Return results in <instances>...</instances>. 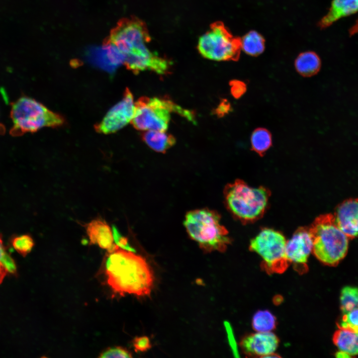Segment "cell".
<instances>
[{
  "mask_svg": "<svg viewBox=\"0 0 358 358\" xmlns=\"http://www.w3.org/2000/svg\"><path fill=\"white\" fill-rule=\"evenodd\" d=\"M151 40L145 23L136 17L123 18L104 39L102 46L116 50L124 58L126 68L137 74L151 71L159 75L170 73V61L152 52L147 46Z\"/></svg>",
  "mask_w": 358,
  "mask_h": 358,
  "instance_id": "cell-1",
  "label": "cell"
},
{
  "mask_svg": "<svg viewBox=\"0 0 358 358\" xmlns=\"http://www.w3.org/2000/svg\"><path fill=\"white\" fill-rule=\"evenodd\" d=\"M107 283L115 292L138 296L150 294L153 275L146 260L133 251L117 246L104 259Z\"/></svg>",
  "mask_w": 358,
  "mask_h": 358,
  "instance_id": "cell-2",
  "label": "cell"
},
{
  "mask_svg": "<svg viewBox=\"0 0 358 358\" xmlns=\"http://www.w3.org/2000/svg\"><path fill=\"white\" fill-rule=\"evenodd\" d=\"M183 224L190 238L206 253L223 252L230 243L228 232L216 211L208 208L190 211L185 215Z\"/></svg>",
  "mask_w": 358,
  "mask_h": 358,
  "instance_id": "cell-3",
  "label": "cell"
},
{
  "mask_svg": "<svg viewBox=\"0 0 358 358\" xmlns=\"http://www.w3.org/2000/svg\"><path fill=\"white\" fill-rule=\"evenodd\" d=\"M223 193L227 209L243 223L253 222L262 217L270 195L267 188L251 187L241 179L228 184Z\"/></svg>",
  "mask_w": 358,
  "mask_h": 358,
  "instance_id": "cell-4",
  "label": "cell"
},
{
  "mask_svg": "<svg viewBox=\"0 0 358 358\" xmlns=\"http://www.w3.org/2000/svg\"><path fill=\"white\" fill-rule=\"evenodd\" d=\"M313 239L312 253L321 263L335 266L346 256L349 237L337 225L334 215L316 218L310 227Z\"/></svg>",
  "mask_w": 358,
  "mask_h": 358,
  "instance_id": "cell-5",
  "label": "cell"
},
{
  "mask_svg": "<svg viewBox=\"0 0 358 358\" xmlns=\"http://www.w3.org/2000/svg\"><path fill=\"white\" fill-rule=\"evenodd\" d=\"M10 116L13 125L9 132L16 137L35 132L43 127H60L65 123L62 115L25 95L11 103Z\"/></svg>",
  "mask_w": 358,
  "mask_h": 358,
  "instance_id": "cell-6",
  "label": "cell"
},
{
  "mask_svg": "<svg viewBox=\"0 0 358 358\" xmlns=\"http://www.w3.org/2000/svg\"><path fill=\"white\" fill-rule=\"evenodd\" d=\"M173 111L189 120L193 119L190 111L181 108L169 99L143 96L134 103V114L130 122L138 130L166 131Z\"/></svg>",
  "mask_w": 358,
  "mask_h": 358,
  "instance_id": "cell-7",
  "label": "cell"
},
{
  "mask_svg": "<svg viewBox=\"0 0 358 358\" xmlns=\"http://www.w3.org/2000/svg\"><path fill=\"white\" fill-rule=\"evenodd\" d=\"M197 49L203 57L209 60L236 61L240 56L241 40L234 36L222 22L216 21L199 37Z\"/></svg>",
  "mask_w": 358,
  "mask_h": 358,
  "instance_id": "cell-8",
  "label": "cell"
},
{
  "mask_svg": "<svg viewBox=\"0 0 358 358\" xmlns=\"http://www.w3.org/2000/svg\"><path fill=\"white\" fill-rule=\"evenodd\" d=\"M287 240L280 232L264 228L253 238L249 248L263 260V266L270 273L282 272L288 265L285 255Z\"/></svg>",
  "mask_w": 358,
  "mask_h": 358,
  "instance_id": "cell-9",
  "label": "cell"
},
{
  "mask_svg": "<svg viewBox=\"0 0 358 358\" xmlns=\"http://www.w3.org/2000/svg\"><path fill=\"white\" fill-rule=\"evenodd\" d=\"M133 96L126 88L122 99L112 107L99 123L94 126L96 132L103 134L115 133L131 122L134 114Z\"/></svg>",
  "mask_w": 358,
  "mask_h": 358,
  "instance_id": "cell-10",
  "label": "cell"
},
{
  "mask_svg": "<svg viewBox=\"0 0 358 358\" xmlns=\"http://www.w3.org/2000/svg\"><path fill=\"white\" fill-rule=\"evenodd\" d=\"M313 247V239L310 227L298 228L286 241L285 255L288 263L292 264L298 270L306 269Z\"/></svg>",
  "mask_w": 358,
  "mask_h": 358,
  "instance_id": "cell-11",
  "label": "cell"
},
{
  "mask_svg": "<svg viewBox=\"0 0 358 358\" xmlns=\"http://www.w3.org/2000/svg\"><path fill=\"white\" fill-rule=\"evenodd\" d=\"M278 343V338L272 332H256L244 337L240 345L248 355L271 358L277 357L275 352Z\"/></svg>",
  "mask_w": 358,
  "mask_h": 358,
  "instance_id": "cell-12",
  "label": "cell"
},
{
  "mask_svg": "<svg viewBox=\"0 0 358 358\" xmlns=\"http://www.w3.org/2000/svg\"><path fill=\"white\" fill-rule=\"evenodd\" d=\"M334 216L338 226L349 238L358 237V199L343 202Z\"/></svg>",
  "mask_w": 358,
  "mask_h": 358,
  "instance_id": "cell-13",
  "label": "cell"
},
{
  "mask_svg": "<svg viewBox=\"0 0 358 358\" xmlns=\"http://www.w3.org/2000/svg\"><path fill=\"white\" fill-rule=\"evenodd\" d=\"M90 242L100 248L111 251L117 245L113 244L114 239L110 227L103 220H93L85 226Z\"/></svg>",
  "mask_w": 358,
  "mask_h": 358,
  "instance_id": "cell-14",
  "label": "cell"
},
{
  "mask_svg": "<svg viewBox=\"0 0 358 358\" xmlns=\"http://www.w3.org/2000/svg\"><path fill=\"white\" fill-rule=\"evenodd\" d=\"M358 11V0H332L328 12L318 22L321 29L328 27L340 19Z\"/></svg>",
  "mask_w": 358,
  "mask_h": 358,
  "instance_id": "cell-15",
  "label": "cell"
},
{
  "mask_svg": "<svg viewBox=\"0 0 358 358\" xmlns=\"http://www.w3.org/2000/svg\"><path fill=\"white\" fill-rule=\"evenodd\" d=\"M294 66L302 76L310 77L317 74L321 66V59L314 52L306 51L299 54L295 59Z\"/></svg>",
  "mask_w": 358,
  "mask_h": 358,
  "instance_id": "cell-16",
  "label": "cell"
},
{
  "mask_svg": "<svg viewBox=\"0 0 358 358\" xmlns=\"http://www.w3.org/2000/svg\"><path fill=\"white\" fill-rule=\"evenodd\" d=\"M143 141L153 150L164 153L176 143L175 138L166 131L147 130L142 134Z\"/></svg>",
  "mask_w": 358,
  "mask_h": 358,
  "instance_id": "cell-17",
  "label": "cell"
},
{
  "mask_svg": "<svg viewBox=\"0 0 358 358\" xmlns=\"http://www.w3.org/2000/svg\"><path fill=\"white\" fill-rule=\"evenodd\" d=\"M333 340L340 351L347 353L351 357L358 355V333L339 328L335 332Z\"/></svg>",
  "mask_w": 358,
  "mask_h": 358,
  "instance_id": "cell-18",
  "label": "cell"
},
{
  "mask_svg": "<svg viewBox=\"0 0 358 358\" xmlns=\"http://www.w3.org/2000/svg\"><path fill=\"white\" fill-rule=\"evenodd\" d=\"M241 40V49L247 55L258 56L265 49V39L260 33L251 30L246 33Z\"/></svg>",
  "mask_w": 358,
  "mask_h": 358,
  "instance_id": "cell-19",
  "label": "cell"
},
{
  "mask_svg": "<svg viewBox=\"0 0 358 358\" xmlns=\"http://www.w3.org/2000/svg\"><path fill=\"white\" fill-rule=\"evenodd\" d=\"M252 150L260 156H263L272 145L270 132L265 128H258L251 136Z\"/></svg>",
  "mask_w": 358,
  "mask_h": 358,
  "instance_id": "cell-20",
  "label": "cell"
},
{
  "mask_svg": "<svg viewBox=\"0 0 358 358\" xmlns=\"http://www.w3.org/2000/svg\"><path fill=\"white\" fill-rule=\"evenodd\" d=\"M276 323L274 315L267 310L258 311L252 320L253 329L259 332H272L276 326Z\"/></svg>",
  "mask_w": 358,
  "mask_h": 358,
  "instance_id": "cell-21",
  "label": "cell"
},
{
  "mask_svg": "<svg viewBox=\"0 0 358 358\" xmlns=\"http://www.w3.org/2000/svg\"><path fill=\"white\" fill-rule=\"evenodd\" d=\"M341 309L343 314L358 307V287L347 286L340 296Z\"/></svg>",
  "mask_w": 358,
  "mask_h": 358,
  "instance_id": "cell-22",
  "label": "cell"
},
{
  "mask_svg": "<svg viewBox=\"0 0 358 358\" xmlns=\"http://www.w3.org/2000/svg\"><path fill=\"white\" fill-rule=\"evenodd\" d=\"M343 314L340 323L338 325V328L358 333V307Z\"/></svg>",
  "mask_w": 358,
  "mask_h": 358,
  "instance_id": "cell-23",
  "label": "cell"
},
{
  "mask_svg": "<svg viewBox=\"0 0 358 358\" xmlns=\"http://www.w3.org/2000/svg\"><path fill=\"white\" fill-rule=\"evenodd\" d=\"M12 245L16 251L25 256L31 251L34 243L31 236L23 235L14 238L12 240Z\"/></svg>",
  "mask_w": 358,
  "mask_h": 358,
  "instance_id": "cell-24",
  "label": "cell"
},
{
  "mask_svg": "<svg viewBox=\"0 0 358 358\" xmlns=\"http://www.w3.org/2000/svg\"><path fill=\"white\" fill-rule=\"evenodd\" d=\"M99 358H132V354L126 349L120 347L116 346L113 347H109L103 351L99 355Z\"/></svg>",
  "mask_w": 358,
  "mask_h": 358,
  "instance_id": "cell-25",
  "label": "cell"
},
{
  "mask_svg": "<svg viewBox=\"0 0 358 358\" xmlns=\"http://www.w3.org/2000/svg\"><path fill=\"white\" fill-rule=\"evenodd\" d=\"M0 265L3 266L8 272L13 273L15 271L16 266L11 257L5 251L0 238Z\"/></svg>",
  "mask_w": 358,
  "mask_h": 358,
  "instance_id": "cell-26",
  "label": "cell"
},
{
  "mask_svg": "<svg viewBox=\"0 0 358 358\" xmlns=\"http://www.w3.org/2000/svg\"><path fill=\"white\" fill-rule=\"evenodd\" d=\"M231 92L236 98L241 97L247 90V86L245 83L239 80H232L230 83Z\"/></svg>",
  "mask_w": 358,
  "mask_h": 358,
  "instance_id": "cell-27",
  "label": "cell"
},
{
  "mask_svg": "<svg viewBox=\"0 0 358 358\" xmlns=\"http://www.w3.org/2000/svg\"><path fill=\"white\" fill-rule=\"evenodd\" d=\"M133 345L136 352H145L151 347L150 341L146 336L136 337L133 340Z\"/></svg>",
  "mask_w": 358,
  "mask_h": 358,
  "instance_id": "cell-28",
  "label": "cell"
},
{
  "mask_svg": "<svg viewBox=\"0 0 358 358\" xmlns=\"http://www.w3.org/2000/svg\"><path fill=\"white\" fill-rule=\"evenodd\" d=\"M113 236L116 245L119 247L127 250L133 251V249L129 245L127 239L120 235L114 227L113 229Z\"/></svg>",
  "mask_w": 358,
  "mask_h": 358,
  "instance_id": "cell-29",
  "label": "cell"
},
{
  "mask_svg": "<svg viewBox=\"0 0 358 358\" xmlns=\"http://www.w3.org/2000/svg\"><path fill=\"white\" fill-rule=\"evenodd\" d=\"M226 330L227 334H228L229 341L231 346L233 354L235 357H238L239 356L237 344L235 340L234 336L233 335L232 330L229 325L226 324Z\"/></svg>",
  "mask_w": 358,
  "mask_h": 358,
  "instance_id": "cell-30",
  "label": "cell"
},
{
  "mask_svg": "<svg viewBox=\"0 0 358 358\" xmlns=\"http://www.w3.org/2000/svg\"><path fill=\"white\" fill-rule=\"evenodd\" d=\"M231 109V106L229 103L226 100L223 101L219 105L218 108V114L221 115L228 113Z\"/></svg>",
  "mask_w": 358,
  "mask_h": 358,
  "instance_id": "cell-31",
  "label": "cell"
},
{
  "mask_svg": "<svg viewBox=\"0 0 358 358\" xmlns=\"http://www.w3.org/2000/svg\"><path fill=\"white\" fill-rule=\"evenodd\" d=\"M7 272L8 271L6 268L3 266L0 265V283L2 282Z\"/></svg>",
  "mask_w": 358,
  "mask_h": 358,
  "instance_id": "cell-32",
  "label": "cell"
},
{
  "mask_svg": "<svg viewBox=\"0 0 358 358\" xmlns=\"http://www.w3.org/2000/svg\"><path fill=\"white\" fill-rule=\"evenodd\" d=\"M336 357L338 358H346L351 357V356L347 353L341 351L338 352L336 354Z\"/></svg>",
  "mask_w": 358,
  "mask_h": 358,
  "instance_id": "cell-33",
  "label": "cell"
},
{
  "mask_svg": "<svg viewBox=\"0 0 358 358\" xmlns=\"http://www.w3.org/2000/svg\"><path fill=\"white\" fill-rule=\"evenodd\" d=\"M5 129L4 125L0 123V135L3 134Z\"/></svg>",
  "mask_w": 358,
  "mask_h": 358,
  "instance_id": "cell-34",
  "label": "cell"
}]
</instances>
